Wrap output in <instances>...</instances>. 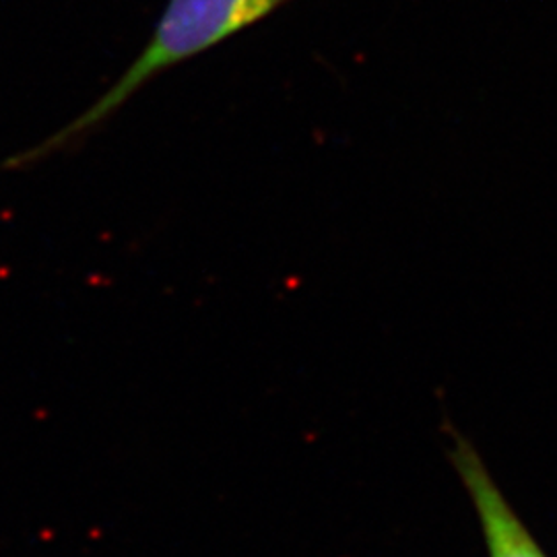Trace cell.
<instances>
[{
  "label": "cell",
  "mask_w": 557,
  "mask_h": 557,
  "mask_svg": "<svg viewBox=\"0 0 557 557\" xmlns=\"http://www.w3.org/2000/svg\"><path fill=\"white\" fill-rule=\"evenodd\" d=\"M285 2L289 0H170L151 40L112 89L71 126L40 145V149H32L20 158V163L59 151L66 143L110 119L147 81L269 17Z\"/></svg>",
  "instance_id": "6da1fadb"
},
{
  "label": "cell",
  "mask_w": 557,
  "mask_h": 557,
  "mask_svg": "<svg viewBox=\"0 0 557 557\" xmlns=\"http://www.w3.org/2000/svg\"><path fill=\"white\" fill-rule=\"evenodd\" d=\"M458 478L467 487L490 557H547L524 520L499 490L469 440L455 436L450 453Z\"/></svg>",
  "instance_id": "7a4b0ae2"
}]
</instances>
